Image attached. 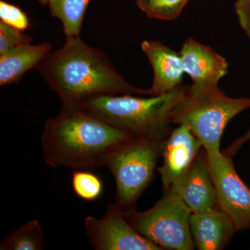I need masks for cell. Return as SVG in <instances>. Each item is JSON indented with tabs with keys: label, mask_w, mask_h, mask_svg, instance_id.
Masks as SVG:
<instances>
[{
	"label": "cell",
	"mask_w": 250,
	"mask_h": 250,
	"mask_svg": "<svg viewBox=\"0 0 250 250\" xmlns=\"http://www.w3.org/2000/svg\"><path fill=\"white\" fill-rule=\"evenodd\" d=\"M132 139L77 104L62 106L55 118L47 120L41 145L45 162L54 168L90 170L106 166L112 153Z\"/></svg>",
	"instance_id": "obj_1"
},
{
	"label": "cell",
	"mask_w": 250,
	"mask_h": 250,
	"mask_svg": "<svg viewBox=\"0 0 250 250\" xmlns=\"http://www.w3.org/2000/svg\"><path fill=\"white\" fill-rule=\"evenodd\" d=\"M38 69L59 95L62 106L80 104L102 95L151 96L149 89L126 82L104 52L87 45L80 36L66 38L63 46L51 52Z\"/></svg>",
	"instance_id": "obj_2"
},
{
	"label": "cell",
	"mask_w": 250,
	"mask_h": 250,
	"mask_svg": "<svg viewBox=\"0 0 250 250\" xmlns=\"http://www.w3.org/2000/svg\"><path fill=\"white\" fill-rule=\"evenodd\" d=\"M187 86L183 83L169 93L148 98L130 94L98 95L80 104L134 139L163 141L172 131L171 113Z\"/></svg>",
	"instance_id": "obj_3"
},
{
	"label": "cell",
	"mask_w": 250,
	"mask_h": 250,
	"mask_svg": "<svg viewBox=\"0 0 250 250\" xmlns=\"http://www.w3.org/2000/svg\"><path fill=\"white\" fill-rule=\"evenodd\" d=\"M218 83L188 85L183 98L171 113L172 125L188 126L205 151H220L227 125L250 108V98H232Z\"/></svg>",
	"instance_id": "obj_4"
},
{
	"label": "cell",
	"mask_w": 250,
	"mask_h": 250,
	"mask_svg": "<svg viewBox=\"0 0 250 250\" xmlns=\"http://www.w3.org/2000/svg\"><path fill=\"white\" fill-rule=\"evenodd\" d=\"M166 140L132 139L108 158L106 166L116 181V204L123 211L136 208L139 197L152 182Z\"/></svg>",
	"instance_id": "obj_5"
},
{
	"label": "cell",
	"mask_w": 250,
	"mask_h": 250,
	"mask_svg": "<svg viewBox=\"0 0 250 250\" xmlns=\"http://www.w3.org/2000/svg\"><path fill=\"white\" fill-rule=\"evenodd\" d=\"M140 234L162 250L195 249L189 220L192 212L176 192L164 190L160 200L146 211H123Z\"/></svg>",
	"instance_id": "obj_6"
},
{
	"label": "cell",
	"mask_w": 250,
	"mask_h": 250,
	"mask_svg": "<svg viewBox=\"0 0 250 250\" xmlns=\"http://www.w3.org/2000/svg\"><path fill=\"white\" fill-rule=\"evenodd\" d=\"M215 190L217 207L232 220L237 231L250 229V188L239 177L232 158L220 151H205Z\"/></svg>",
	"instance_id": "obj_7"
},
{
	"label": "cell",
	"mask_w": 250,
	"mask_h": 250,
	"mask_svg": "<svg viewBox=\"0 0 250 250\" xmlns=\"http://www.w3.org/2000/svg\"><path fill=\"white\" fill-rule=\"evenodd\" d=\"M84 223L85 233L95 250H162L137 232L116 203L108 204L106 214L103 218L88 215L85 218Z\"/></svg>",
	"instance_id": "obj_8"
},
{
	"label": "cell",
	"mask_w": 250,
	"mask_h": 250,
	"mask_svg": "<svg viewBox=\"0 0 250 250\" xmlns=\"http://www.w3.org/2000/svg\"><path fill=\"white\" fill-rule=\"evenodd\" d=\"M202 147L188 126L181 125L172 129L164 144L162 166L158 168L164 190L170 189L184 175Z\"/></svg>",
	"instance_id": "obj_9"
},
{
	"label": "cell",
	"mask_w": 250,
	"mask_h": 250,
	"mask_svg": "<svg viewBox=\"0 0 250 250\" xmlns=\"http://www.w3.org/2000/svg\"><path fill=\"white\" fill-rule=\"evenodd\" d=\"M169 190L181 197L192 213L217 207L216 190L206 153L195 157L184 175Z\"/></svg>",
	"instance_id": "obj_10"
},
{
	"label": "cell",
	"mask_w": 250,
	"mask_h": 250,
	"mask_svg": "<svg viewBox=\"0 0 250 250\" xmlns=\"http://www.w3.org/2000/svg\"><path fill=\"white\" fill-rule=\"evenodd\" d=\"M141 49L153 70L151 96L169 93L183 84L184 69L180 52L160 41H143Z\"/></svg>",
	"instance_id": "obj_11"
},
{
	"label": "cell",
	"mask_w": 250,
	"mask_h": 250,
	"mask_svg": "<svg viewBox=\"0 0 250 250\" xmlns=\"http://www.w3.org/2000/svg\"><path fill=\"white\" fill-rule=\"evenodd\" d=\"M179 52L192 84L218 83L228 73L229 63L223 56L192 38L185 41Z\"/></svg>",
	"instance_id": "obj_12"
},
{
	"label": "cell",
	"mask_w": 250,
	"mask_h": 250,
	"mask_svg": "<svg viewBox=\"0 0 250 250\" xmlns=\"http://www.w3.org/2000/svg\"><path fill=\"white\" fill-rule=\"evenodd\" d=\"M189 225L194 247L199 250H223L237 231L231 218L218 207L191 213Z\"/></svg>",
	"instance_id": "obj_13"
},
{
	"label": "cell",
	"mask_w": 250,
	"mask_h": 250,
	"mask_svg": "<svg viewBox=\"0 0 250 250\" xmlns=\"http://www.w3.org/2000/svg\"><path fill=\"white\" fill-rule=\"evenodd\" d=\"M52 46L48 42L31 45L26 44L0 55V85L13 84L20 82L24 74L39 68L47 59Z\"/></svg>",
	"instance_id": "obj_14"
},
{
	"label": "cell",
	"mask_w": 250,
	"mask_h": 250,
	"mask_svg": "<svg viewBox=\"0 0 250 250\" xmlns=\"http://www.w3.org/2000/svg\"><path fill=\"white\" fill-rule=\"evenodd\" d=\"M90 0H49L52 17L60 20L66 38L80 36Z\"/></svg>",
	"instance_id": "obj_15"
},
{
	"label": "cell",
	"mask_w": 250,
	"mask_h": 250,
	"mask_svg": "<svg viewBox=\"0 0 250 250\" xmlns=\"http://www.w3.org/2000/svg\"><path fill=\"white\" fill-rule=\"evenodd\" d=\"M44 246L43 231L39 220L35 219L23 224L6 236L0 245V250H41Z\"/></svg>",
	"instance_id": "obj_16"
},
{
	"label": "cell",
	"mask_w": 250,
	"mask_h": 250,
	"mask_svg": "<svg viewBox=\"0 0 250 250\" xmlns=\"http://www.w3.org/2000/svg\"><path fill=\"white\" fill-rule=\"evenodd\" d=\"M189 0H136V4L148 18L174 21L182 14Z\"/></svg>",
	"instance_id": "obj_17"
},
{
	"label": "cell",
	"mask_w": 250,
	"mask_h": 250,
	"mask_svg": "<svg viewBox=\"0 0 250 250\" xmlns=\"http://www.w3.org/2000/svg\"><path fill=\"white\" fill-rule=\"evenodd\" d=\"M72 187L77 196L87 202L98 200L104 192L103 180L88 170H74Z\"/></svg>",
	"instance_id": "obj_18"
},
{
	"label": "cell",
	"mask_w": 250,
	"mask_h": 250,
	"mask_svg": "<svg viewBox=\"0 0 250 250\" xmlns=\"http://www.w3.org/2000/svg\"><path fill=\"white\" fill-rule=\"evenodd\" d=\"M31 36L0 21V55L19 46L31 43Z\"/></svg>",
	"instance_id": "obj_19"
},
{
	"label": "cell",
	"mask_w": 250,
	"mask_h": 250,
	"mask_svg": "<svg viewBox=\"0 0 250 250\" xmlns=\"http://www.w3.org/2000/svg\"><path fill=\"white\" fill-rule=\"evenodd\" d=\"M0 21L21 31H25L31 27L27 15L16 5L0 1Z\"/></svg>",
	"instance_id": "obj_20"
},
{
	"label": "cell",
	"mask_w": 250,
	"mask_h": 250,
	"mask_svg": "<svg viewBox=\"0 0 250 250\" xmlns=\"http://www.w3.org/2000/svg\"><path fill=\"white\" fill-rule=\"evenodd\" d=\"M234 9L239 25L250 40V0H236Z\"/></svg>",
	"instance_id": "obj_21"
},
{
	"label": "cell",
	"mask_w": 250,
	"mask_h": 250,
	"mask_svg": "<svg viewBox=\"0 0 250 250\" xmlns=\"http://www.w3.org/2000/svg\"><path fill=\"white\" fill-rule=\"evenodd\" d=\"M249 141H250V129L243 136L233 141V143L227 149H225L223 153L229 157L233 158V156L236 155L240 150L242 146Z\"/></svg>",
	"instance_id": "obj_22"
},
{
	"label": "cell",
	"mask_w": 250,
	"mask_h": 250,
	"mask_svg": "<svg viewBox=\"0 0 250 250\" xmlns=\"http://www.w3.org/2000/svg\"><path fill=\"white\" fill-rule=\"evenodd\" d=\"M42 5H48L49 0H37Z\"/></svg>",
	"instance_id": "obj_23"
}]
</instances>
